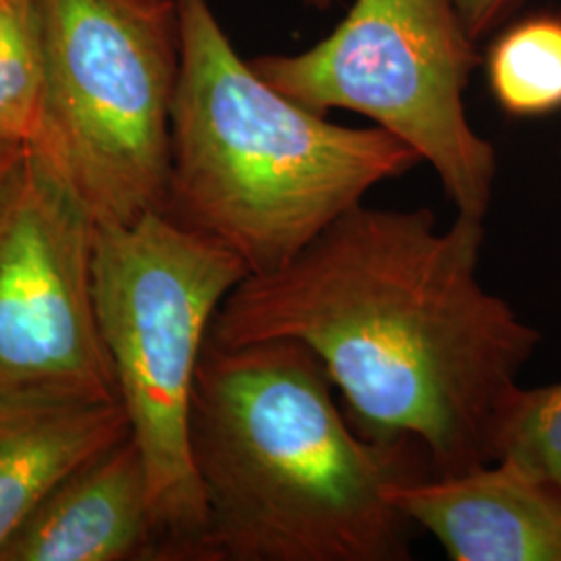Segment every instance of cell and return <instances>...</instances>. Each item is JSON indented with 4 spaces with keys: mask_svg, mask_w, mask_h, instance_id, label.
<instances>
[{
    "mask_svg": "<svg viewBox=\"0 0 561 561\" xmlns=\"http://www.w3.org/2000/svg\"><path fill=\"white\" fill-rule=\"evenodd\" d=\"M484 221L364 202L277 271L248 275L208 341L304 343L364 437L412 442L435 474L500 460L518 375L541 341L477 277Z\"/></svg>",
    "mask_w": 561,
    "mask_h": 561,
    "instance_id": "1",
    "label": "cell"
},
{
    "mask_svg": "<svg viewBox=\"0 0 561 561\" xmlns=\"http://www.w3.org/2000/svg\"><path fill=\"white\" fill-rule=\"evenodd\" d=\"M322 362L296 340H206L192 454L206 502L198 561H400L408 520L389 489L412 442L356 435Z\"/></svg>",
    "mask_w": 561,
    "mask_h": 561,
    "instance_id": "2",
    "label": "cell"
},
{
    "mask_svg": "<svg viewBox=\"0 0 561 561\" xmlns=\"http://www.w3.org/2000/svg\"><path fill=\"white\" fill-rule=\"evenodd\" d=\"M180 76L162 213L219 241L250 275L277 271L421 157L381 127H345L243 60L208 0H175Z\"/></svg>",
    "mask_w": 561,
    "mask_h": 561,
    "instance_id": "3",
    "label": "cell"
},
{
    "mask_svg": "<svg viewBox=\"0 0 561 561\" xmlns=\"http://www.w3.org/2000/svg\"><path fill=\"white\" fill-rule=\"evenodd\" d=\"M248 275L236 252L164 213L96 225L99 329L146 468L162 560H196L206 528L192 454L194 387L213 321Z\"/></svg>",
    "mask_w": 561,
    "mask_h": 561,
    "instance_id": "4",
    "label": "cell"
},
{
    "mask_svg": "<svg viewBox=\"0 0 561 561\" xmlns=\"http://www.w3.org/2000/svg\"><path fill=\"white\" fill-rule=\"evenodd\" d=\"M46 99L27 148L96 225L162 213L180 76L175 0H41Z\"/></svg>",
    "mask_w": 561,
    "mask_h": 561,
    "instance_id": "5",
    "label": "cell"
},
{
    "mask_svg": "<svg viewBox=\"0 0 561 561\" xmlns=\"http://www.w3.org/2000/svg\"><path fill=\"white\" fill-rule=\"evenodd\" d=\"M477 46L451 0H356L319 44L250 62L314 113L341 108L375 121L435 169L458 215L484 221L497 154L463 106Z\"/></svg>",
    "mask_w": 561,
    "mask_h": 561,
    "instance_id": "6",
    "label": "cell"
},
{
    "mask_svg": "<svg viewBox=\"0 0 561 561\" xmlns=\"http://www.w3.org/2000/svg\"><path fill=\"white\" fill-rule=\"evenodd\" d=\"M94 233L27 150L0 196V401L119 400L94 304Z\"/></svg>",
    "mask_w": 561,
    "mask_h": 561,
    "instance_id": "7",
    "label": "cell"
},
{
    "mask_svg": "<svg viewBox=\"0 0 561 561\" xmlns=\"http://www.w3.org/2000/svg\"><path fill=\"white\" fill-rule=\"evenodd\" d=\"M389 500L449 560L561 561V493L510 458L398 482Z\"/></svg>",
    "mask_w": 561,
    "mask_h": 561,
    "instance_id": "8",
    "label": "cell"
},
{
    "mask_svg": "<svg viewBox=\"0 0 561 561\" xmlns=\"http://www.w3.org/2000/svg\"><path fill=\"white\" fill-rule=\"evenodd\" d=\"M136 560H162V535L131 437L62 482L0 553V561Z\"/></svg>",
    "mask_w": 561,
    "mask_h": 561,
    "instance_id": "9",
    "label": "cell"
},
{
    "mask_svg": "<svg viewBox=\"0 0 561 561\" xmlns=\"http://www.w3.org/2000/svg\"><path fill=\"white\" fill-rule=\"evenodd\" d=\"M129 437L119 400L0 401V553L62 482Z\"/></svg>",
    "mask_w": 561,
    "mask_h": 561,
    "instance_id": "10",
    "label": "cell"
},
{
    "mask_svg": "<svg viewBox=\"0 0 561 561\" xmlns=\"http://www.w3.org/2000/svg\"><path fill=\"white\" fill-rule=\"evenodd\" d=\"M486 81L503 113L539 119L561 111V15L535 13L489 46Z\"/></svg>",
    "mask_w": 561,
    "mask_h": 561,
    "instance_id": "11",
    "label": "cell"
},
{
    "mask_svg": "<svg viewBox=\"0 0 561 561\" xmlns=\"http://www.w3.org/2000/svg\"><path fill=\"white\" fill-rule=\"evenodd\" d=\"M46 99L41 0H0V140L32 146Z\"/></svg>",
    "mask_w": 561,
    "mask_h": 561,
    "instance_id": "12",
    "label": "cell"
},
{
    "mask_svg": "<svg viewBox=\"0 0 561 561\" xmlns=\"http://www.w3.org/2000/svg\"><path fill=\"white\" fill-rule=\"evenodd\" d=\"M500 458L518 461L561 493V382L518 391L503 426Z\"/></svg>",
    "mask_w": 561,
    "mask_h": 561,
    "instance_id": "13",
    "label": "cell"
},
{
    "mask_svg": "<svg viewBox=\"0 0 561 561\" xmlns=\"http://www.w3.org/2000/svg\"><path fill=\"white\" fill-rule=\"evenodd\" d=\"M461 21L472 36V41L481 42L486 34L500 27L520 0H451Z\"/></svg>",
    "mask_w": 561,
    "mask_h": 561,
    "instance_id": "14",
    "label": "cell"
},
{
    "mask_svg": "<svg viewBox=\"0 0 561 561\" xmlns=\"http://www.w3.org/2000/svg\"><path fill=\"white\" fill-rule=\"evenodd\" d=\"M27 148L21 144H13V141L0 140V196L7 187V183L13 178V173L18 171L21 161L25 159Z\"/></svg>",
    "mask_w": 561,
    "mask_h": 561,
    "instance_id": "15",
    "label": "cell"
},
{
    "mask_svg": "<svg viewBox=\"0 0 561 561\" xmlns=\"http://www.w3.org/2000/svg\"><path fill=\"white\" fill-rule=\"evenodd\" d=\"M301 2L312 9H319V11H327L333 4V0H301Z\"/></svg>",
    "mask_w": 561,
    "mask_h": 561,
    "instance_id": "16",
    "label": "cell"
}]
</instances>
